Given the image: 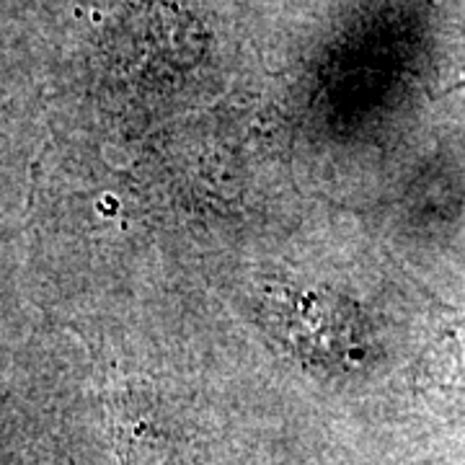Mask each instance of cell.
<instances>
[{"instance_id":"cell-1","label":"cell","mask_w":465,"mask_h":465,"mask_svg":"<svg viewBox=\"0 0 465 465\" xmlns=\"http://www.w3.org/2000/svg\"><path fill=\"white\" fill-rule=\"evenodd\" d=\"M264 321L284 347L313 367L349 370L360 365L367 351L362 313L326 287H282L269 292Z\"/></svg>"},{"instance_id":"cell-2","label":"cell","mask_w":465,"mask_h":465,"mask_svg":"<svg viewBox=\"0 0 465 465\" xmlns=\"http://www.w3.org/2000/svg\"><path fill=\"white\" fill-rule=\"evenodd\" d=\"M427 372L437 385L465 388V323L452 326L440 341L430 349Z\"/></svg>"}]
</instances>
